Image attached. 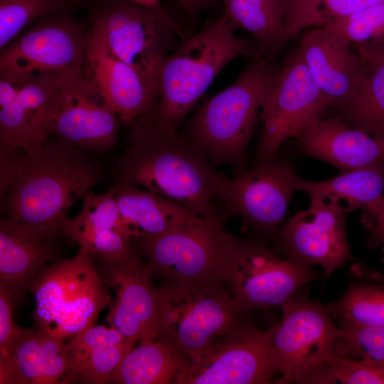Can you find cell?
<instances>
[{
	"label": "cell",
	"instance_id": "30",
	"mask_svg": "<svg viewBox=\"0 0 384 384\" xmlns=\"http://www.w3.org/2000/svg\"><path fill=\"white\" fill-rule=\"evenodd\" d=\"M114 193L115 187L101 194L86 193L78 215L65 220L62 234L87 251L99 235L111 229L120 231L131 240L122 224Z\"/></svg>",
	"mask_w": 384,
	"mask_h": 384
},
{
	"label": "cell",
	"instance_id": "1",
	"mask_svg": "<svg viewBox=\"0 0 384 384\" xmlns=\"http://www.w3.org/2000/svg\"><path fill=\"white\" fill-rule=\"evenodd\" d=\"M102 178L85 151L56 139L21 151L5 193L2 222L28 241L53 242L62 234L67 212Z\"/></svg>",
	"mask_w": 384,
	"mask_h": 384
},
{
	"label": "cell",
	"instance_id": "27",
	"mask_svg": "<svg viewBox=\"0 0 384 384\" xmlns=\"http://www.w3.org/2000/svg\"><path fill=\"white\" fill-rule=\"evenodd\" d=\"M234 31L242 28L257 41L262 51L274 53L284 43L293 0H218Z\"/></svg>",
	"mask_w": 384,
	"mask_h": 384
},
{
	"label": "cell",
	"instance_id": "20",
	"mask_svg": "<svg viewBox=\"0 0 384 384\" xmlns=\"http://www.w3.org/2000/svg\"><path fill=\"white\" fill-rule=\"evenodd\" d=\"M299 49L315 82L338 107L351 92L363 65L351 43L328 26L309 29Z\"/></svg>",
	"mask_w": 384,
	"mask_h": 384
},
{
	"label": "cell",
	"instance_id": "14",
	"mask_svg": "<svg viewBox=\"0 0 384 384\" xmlns=\"http://www.w3.org/2000/svg\"><path fill=\"white\" fill-rule=\"evenodd\" d=\"M299 178L292 164L276 156L230 179L223 177L215 198L228 215L241 216L255 230L275 238Z\"/></svg>",
	"mask_w": 384,
	"mask_h": 384
},
{
	"label": "cell",
	"instance_id": "32",
	"mask_svg": "<svg viewBox=\"0 0 384 384\" xmlns=\"http://www.w3.org/2000/svg\"><path fill=\"white\" fill-rule=\"evenodd\" d=\"M78 0H0V50L34 20L71 9Z\"/></svg>",
	"mask_w": 384,
	"mask_h": 384
},
{
	"label": "cell",
	"instance_id": "33",
	"mask_svg": "<svg viewBox=\"0 0 384 384\" xmlns=\"http://www.w3.org/2000/svg\"><path fill=\"white\" fill-rule=\"evenodd\" d=\"M361 9V0H293L284 42L302 31L326 26Z\"/></svg>",
	"mask_w": 384,
	"mask_h": 384
},
{
	"label": "cell",
	"instance_id": "5",
	"mask_svg": "<svg viewBox=\"0 0 384 384\" xmlns=\"http://www.w3.org/2000/svg\"><path fill=\"white\" fill-rule=\"evenodd\" d=\"M155 339L189 358L249 321L225 286L165 280L157 288Z\"/></svg>",
	"mask_w": 384,
	"mask_h": 384
},
{
	"label": "cell",
	"instance_id": "34",
	"mask_svg": "<svg viewBox=\"0 0 384 384\" xmlns=\"http://www.w3.org/2000/svg\"><path fill=\"white\" fill-rule=\"evenodd\" d=\"M306 384H384V363L333 355L308 376Z\"/></svg>",
	"mask_w": 384,
	"mask_h": 384
},
{
	"label": "cell",
	"instance_id": "17",
	"mask_svg": "<svg viewBox=\"0 0 384 384\" xmlns=\"http://www.w3.org/2000/svg\"><path fill=\"white\" fill-rule=\"evenodd\" d=\"M119 118L85 74L73 77L53 105L48 134L83 151H105L117 141Z\"/></svg>",
	"mask_w": 384,
	"mask_h": 384
},
{
	"label": "cell",
	"instance_id": "6",
	"mask_svg": "<svg viewBox=\"0 0 384 384\" xmlns=\"http://www.w3.org/2000/svg\"><path fill=\"white\" fill-rule=\"evenodd\" d=\"M91 255L80 247L74 257L44 267L30 286L36 302L33 316L53 338L76 336L95 326L100 311L113 304Z\"/></svg>",
	"mask_w": 384,
	"mask_h": 384
},
{
	"label": "cell",
	"instance_id": "28",
	"mask_svg": "<svg viewBox=\"0 0 384 384\" xmlns=\"http://www.w3.org/2000/svg\"><path fill=\"white\" fill-rule=\"evenodd\" d=\"M190 359L155 339L139 341L123 358L109 382L120 384L174 383Z\"/></svg>",
	"mask_w": 384,
	"mask_h": 384
},
{
	"label": "cell",
	"instance_id": "23",
	"mask_svg": "<svg viewBox=\"0 0 384 384\" xmlns=\"http://www.w3.org/2000/svg\"><path fill=\"white\" fill-rule=\"evenodd\" d=\"M296 191L309 196L344 200L348 213L363 210L362 223L372 218L384 203V159L360 167L341 171L331 178L312 181L299 178Z\"/></svg>",
	"mask_w": 384,
	"mask_h": 384
},
{
	"label": "cell",
	"instance_id": "10",
	"mask_svg": "<svg viewBox=\"0 0 384 384\" xmlns=\"http://www.w3.org/2000/svg\"><path fill=\"white\" fill-rule=\"evenodd\" d=\"M330 107L329 100L315 82L299 48L275 72L270 85L261 112L262 127L255 164L274 159L284 142L297 140L312 123L325 116Z\"/></svg>",
	"mask_w": 384,
	"mask_h": 384
},
{
	"label": "cell",
	"instance_id": "7",
	"mask_svg": "<svg viewBox=\"0 0 384 384\" xmlns=\"http://www.w3.org/2000/svg\"><path fill=\"white\" fill-rule=\"evenodd\" d=\"M135 240L152 276L225 287L226 266L239 241L220 218L201 215L159 235Z\"/></svg>",
	"mask_w": 384,
	"mask_h": 384
},
{
	"label": "cell",
	"instance_id": "21",
	"mask_svg": "<svg viewBox=\"0 0 384 384\" xmlns=\"http://www.w3.org/2000/svg\"><path fill=\"white\" fill-rule=\"evenodd\" d=\"M297 141L303 153L326 161L340 171L384 159V146L380 142L340 117L317 119Z\"/></svg>",
	"mask_w": 384,
	"mask_h": 384
},
{
	"label": "cell",
	"instance_id": "18",
	"mask_svg": "<svg viewBox=\"0 0 384 384\" xmlns=\"http://www.w3.org/2000/svg\"><path fill=\"white\" fill-rule=\"evenodd\" d=\"M85 75L127 127L150 117L158 103L157 79L116 55L102 33L87 34Z\"/></svg>",
	"mask_w": 384,
	"mask_h": 384
},
{
	"label": "cell",
	"instance_id": "13",
	"mask_svg": "<svg viewBox=\"0 0 384 384\" xmlns=\"http://www.w3.org/2000/svg\"><path fill=\"white\" fill-rule=\"evenodd\" d=\"M268 342V331L250 321L215 340L195 358L174 384H267L278 375Z\"/></svg>",
	"mask_w": 384,
	"mask_h": 384
},
{
	"label": "cell",
	"instance_id": "29",
	"mask_svg": "<svg viewBox=\"0 0 384 384\" xmlns=\"http://www.w3.org/2000/svg\"><path fill=\"white\" fill-rule=\"evenodd\" d=\"M336 110L346 123L370 135L383 124L384 64L363 60L351 92Z\"/></svg>",
	"mask_w": 384,
	"mask_h": 384
},
{
	"label": "cell",
	"instance_id": "3",
	"mask_svg": "<svg viewBox=\"0 0 384 384\" xmlns=\"http://www.w3.org/2000/svg\"><path fill=\"white\" fill-rule=\"evenodd\" d=\"M260 53L250 39L234 34L223 15L209 21L163 60L157 74L158 103L151 117L178 130L227 64L240 56L257 57Z\"/></svg>",
	"mask_w": 384,
	"mask_h": 384
},
{
	"label": "cell",
	"instance_id": "41",
	"mask_svg": "<svg viewBox=\"0 0 384 384\" xmlns=\"http://www.w3.org/2000/svg\"><path fill=\"white\" fill-rule=\"evenodd\" d=\"M190 17H196L200 11L218 0H175Z\"/></svg>",
	"mask_w": 384,
	"mask_h": 384
},
{
	"label": "cell",
	"instance_id": "31",
	"mask_svg": "<svg viewBox=\"0 0 384 384\" xmlns=\"http://www.w3.org/2000/svg\"><path fill=\"white\" fill-rule=\"evenodd\" d=\"M42 368L40 330L21 329L9 357L0 363V383L40 384Z\"/></svg>",
	"mask_w": 384,
	"mask_h": 384
},
{
	"label": "cell",
	"instance_id": "19",
	"mask_svg": "<svg viewBox=\"0 0 384 384\" xmlns=\"http://www.w3.org/2000/svg\"><path fill=\"white\" fill-rule=\"evenodd\" d=\"M102 262V278L117 290L107 321L127 339L156 338L158 294L149 267L135 252L129 258Z\"/></svg>",
	"mask_w": 384,
	"mask_h": 384
},
{
	"label": "cell",
	"instance_id": "24",
	"mask_svg": "<svg viewBox=\"0 0 384 384\" xmlns=\"http://www.w3.org/2000/svg\"><path fill=\"white\" fill-rule=\"evenodd\" d=\"M114 198L130 238L159 235L198 215L159 195L127 183L115 187Z\"/></svg>",
	"mask_w": 384,
	"mask_h": 384
},
{
	"label": "cell",
	"instance_id": "43",
	"mask_svg": "<svg viewBox=\"0 0 384 384\" xmlns=\"http://www.w3.org/2000/svg\"><path fill=\"white\" fill-rule=\"evenodd\" d=\"M131 1L151 6L158 9H162L160 5V0H129Z\"/></svg>",
	"mask_w": 384,
	"mask_h": 384
},
{
	"label": "cell",
	"instance_id": "9",
	"mask_svg": "<svg viewBox=\"0 0 384 384\" xmlns=\"http://www.w3.org/2000/svg\"><path fill=\"white\" fill-rule=\"evenodd\" d=\"M90 19L116 55L156 79L163 60L178 47L177 27L163 8L97 0Z\"/></svg>",
	"mask_w": 384,
	"mask_h": 384
},
{
	"label": "cell",
	"instance_id": "38",
	"mask_svg": "<svg viewBox=\"0 0 384 384\" xmlns=\"http://www.w3.org/2000/svg\"><path fill=\"white\" fill-rule=\"evenodd\" d=\"M14 306L9 294L0 286V363L9 357L21 329L13 320Z\"/></svg>",
	"mask_w": 384,
	"mask_h": 384
},
{
	"label": "cell",
	"instance_id": "42",
	"mask_svg": "<svg viewBox=\"0 0 384 384\" xmlns=\"http://www.w3.org/2000/svg\"><path fill=\"white\" fill-rule=\"evenodd\" d=\"M371 136L380 142L384 146V123L378 126L372 132Z\"/></svg>",
	"mask_w": 384,
	"mask_h": 384
},
{
	"label": "cell",
	"instance_id": "16",
	"mask_svg": "<svg viewBox=\"0 0 384 384\" xmlns=\"http://www.w3.org/2000/svg\"><path fill=\"white\" fill-rule=\"evenodd\" d=\"M73 77L39 74L19 82L0 78V149L26 151L46 143L55 102Z\"/></svg>",
	"mask_w": 384,
	"mask_h": 384
},
{
	"label": "cell",
	"instance_id": "26",
	"mask_svg": "<svg viewBox=\"0 0 384 384\" xmlns=\"http://www.w3.org/2000/svg\"><path fill=\"white\" fill-rule=\"evenodd\" d=\"M53 242L36 243L25 240L0 223V286L13 301L18 302L50 261L55 257Z\"/></svg>",
	"mask_w": 384,
	"mask_h": 384
},
{
	"label": "cell",
	"instance_id": "12",
	"mask_svg": "<svg viewBox=\"0 0 384 384\" xmlns=\"http://www.w3.org/2000/svg\"><path fill=\"white\" fill-rule=\"evenodd\" d=\"M320 277L311 267L282 257L257 240L239 239L225 272V286L250 314L281 306Z\"/></svg>",
	"mask_w": 384,
	"mask_h": 384
},
{
	"label": "cell",
	"instance_id": "15",
	"mask_svg": "<svg viewBox=\"0 0 384 384\" xmlns=\"http://www.w3.org/2000/svg\"><path fill=\"white\" fill-rule=\"evenodd\" d=\"M308 210L292 217L275 236L284 257L311 267L320 265L326 279L353 257L346 232L348 213L340 201L311 196Z\"/></svg>",
	"mask_w": 384,
	"mask_h": 384
},
{
	"label": "cell",
	"instance_id": "25",
	"mask_svg": "<svg viewBox=\"0 0 384 384\" xmlns=\"http://www.w3.org/2000/svg\"><path fill=\"white\" fill-rule=\"evenodd\" d=\"M350 279L344 293L326 305L340 326L384 327V275L356 262L349 268Z\"/></svg>",
	"mask_w": 384,
	"mask_h": 384
},
{
	"label": "cell",
	"instance_id": "40",
	"mask_svg": "<svg viewBox=\"0 0 384 384\" xmlns=\"http://www.w3.org/2000/svg\"><path fill=\"white\" fill-rule=\"evenodd\" d=\"M357 46V52L363 60L384 64V41Z\"/></svg>",
	"mask_w": 384,
	"mask_h": 384
},
{
	"label": "cell",
	"instance_id": "44",
	"mask_svg": "<svg viewBox=\"0 0 384 384\" xmlns=\"http://www.w3.org/2000/svg\"><path fill=\"white\" fill-rule=\"evenodd\" d=\"M382 250H383V260L384 261V245L382 246Z\"/></svg>",
	"mask_w": 384,
	"mask_h": 384
},
{
	"label": "cell",
	"instance_id": "8",
	"mask_svg": "<svg viewBox=\"0 0 384 384\" xmlns=\"http://www.w3.org/2000/svg\"><path fill=\"white\" fill-rule=\"evenodd\" d=\"M281 320L269 329L275 383H303L334 355L341 334L326 306L297 293L281 306Z\"/></svg>",
	"mask_w": 384,
	"mask_h": 384
},
{
	"label": "cell",
	"instance_id": "36",
	"mask_svg": "<svg viewBox=\"0 0 384 384\" xmlns=\"http://www.w3.org/2000/svg\"><path fill=\"white\" fill-rule=\"evenodd\" d=\"M351 44L384 41V4L366 7L326 25Z\"/></svg>",
	"mask_w": 384,
	"mask_h": 384
},
{
	"label": "cell",
	"instance_id": "11",
	"mask_svg": "<svg viewBox=\"0 0 384 384\" xmlns=\"http://www.w3.org/2000/svg\"><path fill=\"white\" fill-rule=\"evenodd\" d=\"M70 9L40 19L1 50L0 78L19 82L39 74H85L87 34Z\"/></svg>",
	"mask_w": 384,
	"mask_h": 384
},
{
	"label": "cell",
	"instance_id": "4",
	"mask_svg": "<svg viewBox=\"0 0 384 384\" xmlns=\"http://www.w3.org/2000/svg\"><path fill=\"white\" fill-rule=\"evenodd\" d=\"M274 73L266 60L255 61L231 85L206 100L188 121L185 134L213 166L228 164L242 170Z\"/></svg>",
	"mask_w": 384,
	"mask_h": 384
},
{
	"label": "cell",
	"instance_id": "39",
	"mask_svg": "<svg viewBox=\"0 0 384 384\" xmlns=\"http://www.w3.org/2000/svg\"><path fill=\"white\" fill-rule=\"evenodd\" d=\"M368 230L367 245L369 248L384 245V203L380 210L363 223Z\"/></svg>",
	"mask_w": 384,
	"mask_h": 384
},
{
	"label": "cell",
	"instance_id": "35",
	"mask_svg": "<svg viewBox=\"0 0 384 384\" xmlns=\"http://www.w3.org/2000/svg\"><path fill=\"white\" fill-rule=\"evenodd\" d=\"M334 354L351 360L384 363V327L345 325Z\"/></svg>",
	"mask_w": 384,
	"mask_h": 384
},
{
	"label": "cell",
	"instance_id": "22",
	"mask_svg": "<svg viewBox=\"0 0 384 384\" xmlns=\"http://www.w3.org/2000/svg\"><path fill=\"white\" fill-rule=\"evenodd\" d=\"M137 342L113 327L93 326L65 343L69 383L105 384Z\"/></svg>",
	"mask_w": 384,
	"mask_h": 384
},
{
	"label": "cell",
	"instance_id": "2",
	"mask_svg": "<svg viewBox=\"0 0 384 384\" xmlns=\"http://www.w3.org/2000/svg\"><path fill=\"white\" fill-rule=\"evenodd\" d=\"M129 128V145L116 164L119 182L141 186L198 215L219 218L212 203L223 176L196 144L151 116Z\"/></svg>",
	"mask_w": 384,
	"mask_h": 384
},
{
	"label": "cell",
	"instance_id": "37",
	"mask_svg": "<svg viewBox=\"0 0 384 384\" xmlns=\"http://www.w3.org/2000/svg\"><path fill=\"white\" fill-rule=\"evenodd\" d=\"M39 330L43 361L40 384L69 383L68 361L64 340L53 338Z\"/></svg>",
	"mask_w": 384,
	"mask_h": 384
}]
</instances>
